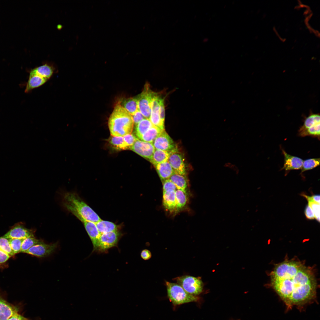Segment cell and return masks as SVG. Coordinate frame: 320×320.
<instances>
[{
    "label": "cell",
    "instance_id": "obj_15",
    "mask_svg": "<svg viewBox=\"0 0 320 320\" xmlns=\"http://www.w3.org/2000/svg\"><path fill=\"white\" fill-rule=\"evenodd\" d=\"M17 313V308L0 296V320H8Z\"/></svg>",
    "mask_w": 320,
    "mask_h": 320
},
{
    "label": "cell",
    "instance_id": "obj_14",
    "mask_svg": "<svg viewBox=\"0 0 320 320\" xmlns=\"http://www.w3.org/2000/svg\"><path fill=\"white\" fill-rule=\"evenodd\" d=\"M282 152L284 157L282 169L289 171L301 169L303 161L302 159L289 154L283 149H282Z\"/></svg>",
    "mask_w": 320,
    "mask_h": 320
},
{
    "label": "cell",
    "instance_id": "obj_1",
    "mask_svg": "<svg viewBox=\"0 0 320 320\" xmlns=\"http://www.w3.org/2000/svg\"><path fill=\"white\" fill-rule=\"evenodd\" d=\"M271 287L287 308L300 307L315 298L317 283L311 268L295 260L277 264L270 274Z\"/></svg>",
    "mask_w": 320,
    "mask_h": 320
},
{
    "label": "cell",
    "instance_id": "obj_7",
    "mask_svg": "<svg viewBox=\"0 0 320 320\" xmlns=\"http://www.w3.org/2000/svg\"><path fill=\"white\" fill-rule=\"evenodd\" d=\"M155 93L151 90L149 84L146 83L143 91L136 97L139 110L145 119H149L151 112V102Z\"/></svg>",
    "mask_w": 320,
    "mask_h": 320
},
{
    "label": "cell",
    "instance_id": "obj_9",
    "mask_svg": "<svg viewBox=\"0 0 320 320\" xmlns=\"http://www.w3.org/2000/svg\"><path fill=\"white\" fill-rule=\"evenodd\" d=\"M155 149L172 152L176 151L174 141L165 130L155 139L152 143Z\"/></svg>",
    "mask_w": 320,
    "mask_h": 320
},
{
    "label": "cell",
    "instance_id": "obj_37",
    "mask_svg": "<svg viewBox=\"0 0 320 320\" xmlns=\"http://www.w3.org/2000/svg\"><path fill=\"white\" fill-rule=\"evenodd\" d=\"M134 124L136 125L143 119H145V117L138 110L132 116Z\"/></svg>",
    "mask_w": 320,
    "mask_h": 320
},
{
    "label": "cell",
    "instance_id": "obj_43",
    "mask_svg": "<svg viewBox=\"0 0 320 320\" xmlns=\"http://www.w3.org/2000/svg\"><path fill=\"white\" fill-rule=\"evenodd\" d=\"M313 201L317 203L320 204V195L319 194H315L311 196Z\"/></svg>",
    "mask_w": 320,
    "mask_h": 320
},
{
    "label": "cell",
    "instance_id": "obj_41",
    "mask_svg": "<svg viewBox=\"0 0 320 320\" xmlns=\"http://www.w3.org/2000/svg\"><path fill=\"white\" fill-rule=\"evenodd\" d=\"M8 320H28L27 318L24 317L23 316L21 315H20L18 313H16L12 316H11L10 318H9Z\"/></svg>",
    "mask_w": 320,
    "mask_h": 320
},
{
    "label": "cell",
    "instance_id": "obj_30",
    "mask_svg": "<svg viewBox=\"0 0 320 320\" xmlns=\"http://www.w3.org/2000/svg\"><path fill=\"white\" fill-rule=\"evenodd\" d=\"M320 165V158H312L303 161L301 168V173L313 169Z\"/></svg>",
    "mask_w": 320,
    "mask_h": 320
},
{
    "label": "cell",
    "instance_id": "obj_5",
    "mask_svg": "<svg viewBox=\"0 0 320 320\" xmlns=\"http://www.w3.org/2000/svg\"><path fill=\"white\" fill-rule=\"evenodd\" d=\"M168 297L173 305H179L199 301V298L186 292L177 283L165 282Z\"/></svg>",
    "mask_w": 320,
    "mask_h": 320
},
{
    "label": "cell",
    "instance_id": "obj_27",
    "mask_svg": "<svg viewBox=\"0 0 320 320\" xmlns=\"http://www.w3.org/2000/svg\"><path fill=\"white\" fill-rule=\"evenodd\" d=\"M320 117L319 114H312L305 119L303 125L299 130H304L320 124Z\"/></svg>",
    "mask_w": 320,
    "mask_h": 320
},
{
    "label": "cell",
    "instance_id": "obj_29",
    "mask_svg": "<svg viewBox=\"0 0 320 320\" xmlns=\"http://www.w3.org/2000/svg\"><path fill=\"white\" fill-rule=\"evenodd\" d=\"M320 124L302 130H299V135L302 137L311 136L320 137Z\"/></svg>",
    "mask_w": 320,
    "mask_h": 320
},
{
    "label": "cell",
    "instance_id": "obj_21",
    "mask_svg": "<svg viewBox=\"0 0 320 320\" xmlns=\"http://www.w3.org/2000/svg\"><path fill=\"white\" fill-rule=\"evenodd\" d=\"M163 130L153 125L138 139L144 141L153 143L155 139Z\"/></svg>",
    "mask_w": 320,
    "mask_h": 320
},
{
    "label": "cell",
    "instance_id": "obj_17",
    "mask_svg": "<svg viewBox=\"0 0 320 320\" xmlns=\"http://www.w3.org/2000/svg\"><path fill=\"white\" fill-rule=\"evenodd\" d=\"M175 191L163 192V204L166 210L170 212H175L176 207Z\"/></svg>",
    "mask_w": 320,
    "mask_h": 320
},
{
    "label": "cell",
    "instance_id": "obj_42",
    "mask_svg": "<svg viewBox=\"0 0 320 320\" xmlns=\"http://www.w3.org/2000/svg\"><path fill=\"white\" fill-rule=\"evenodd\" d=\"M224 166L229 168H230L237 172L238 168L235 165L230 163H227L225 164Z\"/></svg>",
    "mask_w": 320,
    "mask_h": 320
},
{
    "label": "cell",
    "instance_id": "obj_20",
    "mask_svg": "<svg viewBox=\"0 0 320 320\" xmlns=\"http://www.w3.org/2000/svg\"><path fill=\"white\" fill-rule=\"evenodd\" d=\"M95 224L100 234L118 231V226L110 221L101 220Z\"/></svg>",
    "mask_w": 320,
    "mask_h": 320
},
{
    "label": "cell",
    "instance_id": "obj_26",
    "mask_svg": "<svg viewBox=\"0 0 320 320\" xmlns=\"http://www.w3.org/2000/svg\"><path fill=\"white\" fill-rule=\"evenodd\" d=\"M109 142L114 148L117 150L129 149L125 143L123 137L113 136L110 137Z\"/></svg>",
    "mask_w": 320,
    "mask_h": 320
},
{
    "label": "cell",
    "instance_id": "obj_24",
    "mask_svg": "<svg viewBox=\"0 0 320 320\" xmlns=\"http://www.w3.org/2000/svg\"><path fill=\"white\" fill-rule=\"evenodd\" d=\"M169 179L175 184L177 189L187 192L188 183L185 176L174 172Z\"/></svg>",
    "mask_w": 320,
    "mask_h": 320
},
{
    "label": "cell",
    "instance_id": "obj_25",
    "mask_svg": "<svg viewBox=\"0 0 320 320\" xmlns=\"http://www.w3.org/2000/svg\"><path fill=\"white\" fill-rule=\"evenodd\" d=\"M153 125L149 119H145L135 125V134L138 138L151 127Z\"/></svg>",
    "mask_w": 320,
    "mask_h": 320
},
{
    "label": "cell",
    "instance_id": "obj_40",
    "mask_svg": "<svg viewBox=\"0 0 320 320\" xmlns=\"http://www.w3.org/2000/svg\"><path fill=\"white\" fill-rule=\"evenodd\" d=\"M10 257L9 255L0 250V264L6 262Z\"/></svg>",
    "mask_w": 320,
    "mask_h": 320
},
{
    "label": "cell",
    "instance_id": "obj_36",
    "mask_svg": "<svg viewBox=\"0 0 320 320\" xmlns=\"http://www.w3.org/2000/svg\"><path fill=\"white\" fill-rule=\"evenodd\" d=\"M164 99L162 98L160 103L159 114L161 120L164 124L165 117V108Z\"/></svg>",
    "mask_w": 320,
    "mask_h": 320
},
{
    "label": "cell",
    "instance_id": "obj_2",
    "mask_svg": "<svg viewBox=\"0 0 320 320\" xmlns=\"http://www.w3.org/2000/svg\"><path fill=\"white\" fill-rule=\"evenodd\" d=\"M65 209L82 222L89 221L96 223L101 220L99 215L75 193H65L63 199Z\"/></svg>",
    "mask_w": 320,
    "mask_h": 320
},
{
    "label": "cell",
    "instance_id": "obj_35",
    "mask_svg": "<svg viewBox=\"0 0 320 320\" xmlns=\"http://www.w3.org/2000/svg\"><path fill=\"white\" fill-rule=\"evenodd\" d=\"M123 137L125 143L129 148V149L137 138L131 133L126 135Z\"/></svg>",
    "mask_w": 320,
    "mask_h": 320
},
{
    "label": "cell",
    "instance_id": "obj_3",
    "mask_svg": "<svg viewBox=\"0 0 320 320\" xmlns=\"http://www.w3.org/2000/svg\"><path fill=\"white\" fill-rule=\"evenodd\" d=\"M134 125L132 116L120 103L116 104L110 116L108 122L111 135L123 137L131 134Z\"/></svg>",
    "mask_w": 320,
    "mask_h": 320
},
{
    "label": "cell",
    "instance_id": "obj_8",
    "mask_svg": "<svg viewBox=\"0 0 320 320\" xmlns=\"http://www.w3.org/2000/svg\"><path fill=\"white\" fill-rule=\"evenodd\" d=\"M121 235L119 231L101 234L95 251L105 252L111 248L117 246Z\"/></svg>",
    "mask_w": 320,
    "mask_h": 320
},
{
    "label": "cell",
    "instance_id": "obj_10",
    "mask_svg": "<svg viewBox=\"0 0 320 320\" xmlns=\"http://www.w3.org/2000/svg\"><path fill=\"white\" fill-rule=\"evenodd\" d=\"M130 149L149 160L155 149L152 143L142 141L137 138Z\"/></svg>",
    "mask_w": 320,
    "mask_h": 320
},
{
    "label": "cell",
    "instance_id": "obj_31",
    "mask_svg": "<svg viewBox=\"0 0 320 320\" xmlns=\"http://www.w3.org/2000/svg\"><path fill=\"white\" fill-rule=\"evenodd\" d=\"M0 250L10 257L15 255L10 247L8 239L4 236L0 237Z\"/></svg>",
    "mask_w": 320,
    "mask_h": 320
},
{
    "label": "cell",
    "instance_id": "obj_33",
    "mask_svg": "<svg viewBox=\"0 0 320 320\" xmlns=\"http://www.w3.org/2000/svg\"><path fill=\"white\" fill-rule=\"evenodd\" d=\"M308 204L311 208L314 215L315 218L319 222H320V204L313 202L308 203Z\"/></svg>",
    "mask_w": 320,
    "mask_h": 320
},
{
    "label": "cell",
    "instance_id": "obj_39",
    "mask_svg": "<svg viewBox=\"0 0 320 320\" xmlns=\"http://www.w3.org/2000/svg\"><path fill=\"white\" fill-rule=\"evenodd\" d=\"M140 256L144 260H148L151 258L152 255L149 250L147 249H144L141 251Z\"/></svg>",
    "mask_w": 320,
    "mask_h": 320
},
{
    "label": "cell",
    "instance_id": "obj_13",
    "mask_svg": "<svg viewBox=\"0 0 320 320\" xmlns=\"http://www.w3.org/2000/svg\"><path fill=\"white\" fill-rule=\"evenodd\" d=\"M168 161L175 172L185 176L186 166L182 155L177 152H172L170 155Z\"/></svg>",
    "mask_w": 320,
    "mask_h": 320
},
{
    "label": "cell",
    "instance_id": "obj_32",
    "mask_svg": "<svg viewBox=\"0 0 320 320\" xmlns=\"http://www.w3.org/2000/svg\"><path fill=\"white\" fill-rule=\"evenodd\" d=\"M24 239H8L9 243L15 254L21 252L22 243Z\"/></svg>",
    "mask_w": 320,
    "mask_h": 320
},
{
    "label": "cell",
    "instance_id": "obj_34",
    "mask_svg": "<svg viewBox=\"0 0 320 320\" xmlns=\"http://www.w3.org/2000/svg\"><path fill=\"white\" fill-rule=\"evenodd\" d=\"M163 192L169 191H176L177 189L175 184L169 179L162 182Z\"/></svg>",
    "mask_w": 320,
    "mask_h": 320
},
{
    "label": "cell",
    "instance_id": "obj_12",
    "mask_svg": "<svg viewBox=\"0 0 320 320\" xmlns=\"http://www.w3.org/2000/svg\"><path fill=\"white\" fill-rule=\"evenodd\" d=\"M3 236L7 239H25L34 237V234L33 230L26 228L21 224L18 223L14 226Z\"/></svg>",
    "mask_w": 320,
    "mask_h": 320
},
{
    "label": "cell",
    "instance_id": "obj_6",
    "mask_svg": "<svg viewBox=\"0 0 320 320\" xmlns=\"http://www.w3.org/2000/svg\"><path fill=\"white\" fill-rule=\"evenodd\" d=\"M176 283L180 285L187 292L197 296L203 289V283L199 277L184 275L173 279Z\"/></svg>",
    "mask_w": 320,
    "mask_h": 320
},
{
    "label": "cell",
    "instance_id": "obj_16",
    "mask_svg": "<svg viewBox=\"0 0 320 320\" xmlns=\"http://www.w3.org/2000/svg\"><path fill=\"white\" fill-rule=\"evenodd\" d=\"M82 223L92 243L93 252L95 251L101 234L97 229L95 223L86 221Z\"/></svg>",
    "mask_w": 320,
    "mask_h": 320
},
{
    "label": "cell",
    "instance_id": "obj_18",
    "mask_svg": "<svg viewBox=\"0 0 320 320\" xmlns=\"http://www.w3.org/2000/svg\"><path fill=\"white\" fill-rule=\"evenodd\" d=\"M157 172L162 182L169 179L175 172L170 163L168 161L155 165Z\"/></svg>",
    "mask_w": 320,
    "mask_h": 320
},
{
    "label": "cell",
    "instance_id": "obj_28",
    "mask_svg": "<svg viewBox=\"0 0 320 320\" xmlns=\"http://www.w3.org/2000/svg\"><path fill=\"white\" fill-rule=\"evenodd\" d=\"M44 242L42 240L36 239L34 237L25 238L22 243L21 252L24 253L33 246Z\"/></svg>",
    "mask_w": 320,
    "mask_h": 320
},
{
    "label": "cell",
    "instance_id": "obj_23",
    "mask_svg": "<svg viewBox=\"0 0 320 320\" xmlns=\"http://www.w3.org/2000/svg\"><path fill=\"white\" fill-rule=\"evenodd\" d=\"M121 105L132 116L139 110L138 100L136 97L125 99Z\"/></svg>",
    "mask_w": 320,
    "mask_h": 320
},
{
    "label": "cell",
    "instance_id": "obj_22",
    "mask_svg": "<svg viewBox=\"0 0 320 320\" xmlns=\"http://www.w3.org/2000/svg\"><path fill=\"white\" fill-rule=\"evenodd\" d=\"M176 207L175 212L183 209L186 205L188 200L187 192L177 189L175 191Z\"/></svg>",
    "mask_w": 320,
    "mask_h": 320
},
{
    "label": "cell",
    "instance_id": "obj_19",
    "mask_svg": "<svg viewBox=\"0 0 320 320\" xmlns=\"http://www.w3.org/2000/svg\"><path fill=\"white\" fill-rule=\"evenodd\" d=\"M173 152H169L162 150L155 149L149 160L155 166L158 164L168 161L170 155Z\"/></svg>",
    "mask_w": 320,
    "mask_h": 320
},
{
    "label": "cell",
    "instance_id": "obj_38",
    "mask_svg": "<svg viewBox=\"0 0 320 320\" xmlns=\"http://www.w3.org/2000/svg\"><path fill=\"white\" fill-rule=\"evenodd\" d=\"M305 214L306 218L309 220H313L315 219L314 215L313 212L310 206L308 204L305 208Z\"/></svg>",
    "mask_w": 320,
    "mask_h": 320
},
{
    "label": "cell",
    "instance_id": "obj_11",
    "mask_svg": "<svg viewBox=\"0 0 320 320\" xmlns=\"http://www.w3.org/2000/svg\"><path fill=\"white\" fill-rule=\"evenodd\" d=\"M57 245V243L47 244L44 242L33 246L24 253L38 257H44L53 252Z\"/></svg>",
    "mask_w": 320,
    "mask_h": 320
},
{
    "label": "cell",
    "instance_id": "obj_4",
    "mask_svg": "<svg viewBox=\"0 0 320 320\" xmlns=\"http://www.w3.org/2000/svg\"><path fill=\"white\" fill-rule=\"evenodd\" d=\"M55 68L51 65L43 64L32 69L30 71L25 92L28 93L46 83L54 73Z\"/></svg>",
    "mask_w": 320,
    "mask_h": 320
}]
</instances>
